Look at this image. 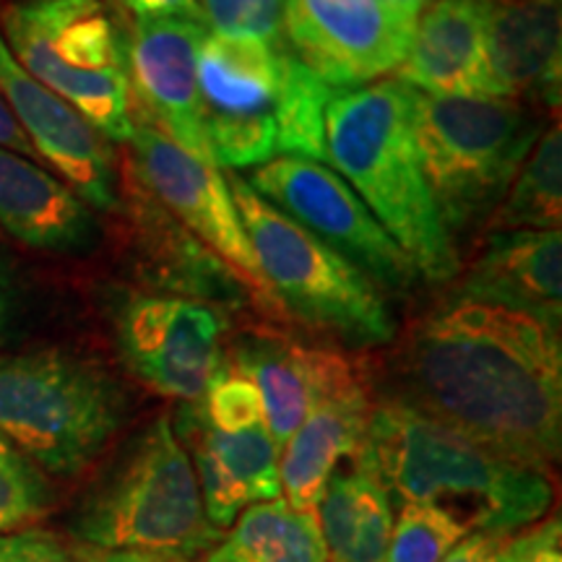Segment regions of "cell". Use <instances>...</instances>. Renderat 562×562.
Listing matches in <instances>:
<instances>
[{"label": "cell", "instance_id": "d4e9b609", "mask_svg": "<svg viewBox=\"0 0 562 562\" xmlns=\"http://www.w3.org/2000/svg\"><path fill=\"white\" fill-rule=\"evenodd\" d=\"M178 435L186 440H199L206 446L216 461L227 469L232 480H237L248 492L250 503L279 501V446L271 438L269 427L258 425L237 432H220L209 427L201 404L193 402L182 409L178 422Z\"/></svg>", "mask_w": 562, "mask_h": 562}, {"label": "cell", "instance_id": "ac0fdd59", "mask_svg": "<svg viewBox=\"0 0 562 562\" xmlns=\"http://www.w3.org/2000/svg\"><path fill=\"white\" fill-rule=\"evenodd\" d=\"M396 74L432 97H490L484 0H435Z\"/></svg>", "mask_w": 562, "mask_h": 562}, {"label": "cell", "instance_id": "5b68a950", "mask_svg": "<svg viewBox=\"0 0 562 562\" xmlns=\"http://www.w3.org/2000/svg\"><path fill=\"white\" fill-rule=\"evenodd\" d=\"M227 186L281 313L351 347L393 341L396 323L375 281L258 195L240 175H229Z\"/></svg>", "mask_w": 562, "mask_h": 562}, {"label": "cell", "instance_id": "f546056e", "mask_svg": "<svg viewBox=\"0 0 562 562\" xmlns=\"http://www.w3.org/2000/svg\"><path fill=\"white\" fill-rule=\"evenodd\" d=\"M199 404L209 427L220 432H237L266 425L261 393H258L252 381L224 362L220 364L214 381L209 383Z\"/></svg>", "mask_w": 562, "mask_h": 562}, {"label": "cell", "instance_id": "ffe728a7", "mask_svg": "<svg viewBox=\"0 0 562 562\" xmlns=\"http://www.w3.org/2000/svg\"><path fill=\"white\" fill-rule=\"evenodd\" d=\"M284 53L258 40L206 32L199 50L203 121L273 115Z\"/></svg>", "mask_w": 562, "mask_h": 562}, {"label": "cell", "instance_id": "8fae6325", "mask_svg": "<svg viewBox=\"0 0 562 562\" xmlns=\"http://www.w3.org/2000/svg\"><path fill=\"white\" fill-rule=\"evenodd\" d=\"M224 328L222 313L209 302L136 294L117 315V344L138 381L193 404L220 370Z\"/></svg>", "mask_w": 562, "mask_h": 562}, {"label": "cell", "instance_id": "9c48e42d", "mask_svg": "<svg viewBox=\"0 0 562 562\" xmlns=\"http://www.w3.org/2000/svg\"><path fill=\"white\" fill-rule=\"evenodd\" d=\"M128 140L133 146L131 170L136 172L138 186L157 195L161 206L201 237L211 256L227 266L263 313L284 315L256 261L222 172L182 151L149 123L133 125Z\"/></svg>", "mask_w": 562, "mask_h": 562}, {"label": "cell", "instance_id": "8d00e7d4", "mask_svg": "<svg viewBox=\"0 0 562 562\" xmlns=\"http://www.w3.org/2000/svg\"><path fill=\"white\" fill-rule=\"evenodd\" d=\"M383 3L389 5V9H391L393 13H396V16L404 21V24L417 26L419 16H422V13H425L427 9H430L435 0H383Z\"/></svg>", "mask_w": 562, "mask_h": 562}, {"label": "cell", "instance_id": "7402d4cb", "mask_svg": "<svg viewBox=\"0 0 562 562\" xmlns=\"http://www.w3.org/2000/svg\"><path fill=\"white\" fill-rule=\"evenodd\" d=\"M318 351L286 339L250 336L232 347L227 360L222 357L224 364L252 381L261 393L266 427L279 448L311 409Z\"/></svg>", "mask_w": 562, "mask_h": 562}, {"label": "cell", "instance_id": "f1b7e54d", "mask_svg": "<svg viewBox=\"0 0 562 562\" xmlns=\"http://www.w3.org/2000/svg\"><path fill=\"white\" fill-rule=\"evenodd\" d=\"M216 167L243 170L261 167L277 157V123L273 115L237 117V121H203Z\"/></svg>", "mask_w": 562, "mask_h": 562}, {"label": "cell", "instance_id": "5bb4252c", "mask_svg": "<svg viewBox=\"0 0 562 562\" xmlns=\"http://www.w3.org/2000/svg\"><path fill=\"white\" fill-rule=\"evenodd\" d=\"M203 21L151 19L133 24L128 40V87L140 112L182 151L216 167L203 123L199 50Z\"/></svg>", "mask_w": 562, "mask_h": 562}, {"label": "cell", "instance_id": "d6a6232c", "mask_svg": "<svg viewBox=\"0 0 562 562\" xmlns=\"http://www.w3.org/2000/svg\"><path fill=\"white\" fill-rule=\"evenodd\" d=\"M497 562H562V524L558 516L526 526L505 539Z\"/></svg>", "mask_w": 562, "mask_h": 562}, {"label": "cell", "instance_id": "1f68e13d", "mask_svg": "<svg viewBox=\"0 0 562 562\" xmlns=\"http://www.w3.org/2000/svg\"><path fill=\"white\" fill-rule=\"evenodd\" d=\"M0 562H91L81 558L63 539L42 529L0 533Z\"/></svg>", "mask_w": 562, "mask_h": 562}, {"label": "cell", "instance_id": "836d02e7", "mask_svg": "<svg viewBox=\"0 0 562 562\" xmlns=\"http://www.w3.org/2000/svg\"><path fill=\"white\" fill-rule=\"evenodd\" d=\"M510 533H487V531H474L469 537H463L451 552L446 554L440 562H497L501 550Z\"/></svg>", "mask_w": 562, "mask_h": 562}, {"label": "cell", "instance_id": "52a82bcc", "mask_svg": "<svg viewBox=\"0 0 562 562\" xmlns=\"http://www.w3.org/2000/svg\"><path fill=\"white\" fill-rule=\"evenodd\" d=\"M123 417L121 385L94 362L60 349L0 357V435L37 469L83 472Z\"/></svg>", "mask_w": 562, "mask_h": 562}, {"label": "cell", "instance_id": "7a4b0ae2", "mask_svg": "<svg viewBox=\"0 0 562 562\" xmlns=\"http://www.w3.org/2000/svg\"><path fill=\"white\" fill-rule=\"evenodd\" d=\"M362 451L391 503L432 505L472 533H516L544 518L554 501L550 474L492 453L391 398L372 409Z\"/></svg>", "mask_w": 562, "mask_h": 562}, {"label": "cell", "instance_id": "277c9868", "mask_svg": "<svg viewBox=\"0 0 562 562\" xmlns=\"http://www.w3.org/2000/svg\"><path fill=\"white\" fill-rule=\"evenodd\" d=\"M412 128L438 216L467 232L501 206L537 144L529 110L503 97H432L412 89Z\"/></svg>", "mask_w": 562, "mask_h": 562}, {"label": "cell", "instance_id": "d590c367", "mask_svg": "<svg viewBox=\"0 0 562 562\" xmlns=\"http://www.w3.org/2000/svg\"><path fill=\"white\" fill-rule=\"evenodd\" d=\"M0 149L13 151L19 154V157H26L32 161L37 159V151H34L30 138L24 136V131L19 128L16 117H13V112L9 110V104H5L3 97H0Z\"/></svg>", "mask_w": 562, "mask_h": 562}, {"label": "cell", "instance_id": "8992f818", "mask_svg": "<svg viewBox=\"0 0 562 562\" xmlns=\"http://www.w3.org/2000/svg\"><path fill=\"white\" fill-rule=\"evenodd\" d=\"M0 32L19 66L104 138H131L128 40L102 0L5 3Z\"/></svg>", "mask_w": 562, "mask_h": 562}, {"label": "cell", "instance_id": "30bf717a", "mask_svg": "<svg viewBox=\"0 0 562 562\" xmlns=\"http://www.w3.org/2000/svg\"><path fill=\"white\" fill-rule=\"evenodd\" d=\"M248 182L378 286L404 292L417 281L419 273L406 252L378 224L360 195L321 161L273 157L256 167Z\"/></svg>", "mask_w": 562, "mask_h": 562}, {"label": "cell", "instance_id": "e0dca14e", "mask_svg": "<svg viewBox=\"0 0 562 562\" xmlns=\"http://www.w3.org/2000/svg\"><path fill=\"white\" fill-rule=\"evenodd\" d=\"M456 297L521 311L550 323L562 313L560 229L495 232Z\"/></svg>", "mask_w": 562, "mask_h": 562}, {"label": "cell", "instance_id": "83f0119b", "mask_svg": "<svg viewBox=\"0 0 562 562\" xmlns=\"http://www.w3.org/2000/svg\"><path fill=\"white\" fill-rule=\"evenodd\" d=\"M50 487L40 469L0 435V533L19 531L45 516Z\"/></svg>", "mask_w": 562, "mask_h": 562}, {"label": "cell", "instance_id": "9a60e30c", "mask_svg": "<svg viewBox=\"0 0 562 562\" xmlns=\"http://www.w3.org/2000/svg\"><path fill=\"white\" fill-rule=\"evenodd\" d=\"M0 97L30 138L40 159L53 165L89 209L115 211V165L108 140L94 125L42 87L13 58L0 32Z\"/></svg>", "mask_w": 562, "mask_h": 562}, {"label": "cell", "instance_id": "2e32d148", "mask_svg": "<svg viewBox=\"0 0 562 562\" xmlns=\"http://www.w3.org/2000/svg\"><path fill=\"white\" fill-rule=\"evenodd\" d=\"M490 97L560 110L562 0H484Z\"/></svg>", "mask_w": 562, "mask_h": 562}, {"label": "cell", "instance_id": "cb8c5ba5", "mask_svg": "<svg viewBox=\"0 0 562 562\" xmlns=\"http://www.w3.org/2000/svg\"><path fill=\"white\" fill-rule=\"evenodd\" d=\"M492 232L562 227V131L560 121L537 138L501 206L492 214Z\"/></svg>", "mask_w": 562, "mask_h": 562}, {"label": "cell", "instance_id": "4fadbf2b", "mask_svg": "<svg viewBox=\"0 0 562 562\" xmlns=\"http://www.w3.org/2000/svg\"><path fill=\"white\" fill-rule=\"evenodd\" d=\"M370 414V393L357 364L321 349L311 409L279 456L281 490L294 510L315 513L339 463L360 451Z\"/></svg>", "mask_w": 562, "mask_h": 562}, {"label": "cell", "instance_id": "603a6c76", "mask_svg": "<svg viewBox=\"0 0 562 562\" xmlns=\"http://www.w3.org/2000/svg\"><path fill=\"white\" fill-rule=\"evenodd\" d=\"M206 562H328V554L315 513L269 501L245 508Z\"/></svg>", "mask_w": 562, "mask_h": 562}, {"label": "cell", "instance_id": "d6986e66", "mask_svg": "<svg viewBox=\"0 0 562 562\" xmlns=\"http://www.w3.org/2000/svg\"><path fill=\"white\" fill-rule=\"evenodd\" d=\"M0 227L37 250L76 252L94 240V214L37 161L0 149Z\"/></svg>", "mask_w": 562, "mask_h": 562}, {"label": "cell", "instance_id": "e575fe53", "mask_svg": "<svg viewBox=\"0 0 562 562\" xmlns=\"http://www.w3.org/2000/svg\"><path fill=\"white\" fill-rule=\"evenodd\" d=\"M123 5L138 21H151V19L203 21L199 0H123Z\"/></svg>", "mask_w": 562, "mask_h": 562}, {"label": "cell", "instance_id": "ba28073f", "mask_svg": "<svg viewBox=\"0 0 562 562\" xmlns=\"http://www.w3.org/2000/svg\"><path fill=\"white\" fill-rule=\"evenodd\" d=\"M79 533L100 552H154L182 560L216 544L220 531L209 524L191 456L170 419L151 422L133 442L81 513Z\"/></svg>", "mask_w": 562, "mask_h": 562}, {"label": "cell", "instance_id": "484cf974", "mask_svg": "<svg viewBox=\"0 0 562 562\" xmlns=\"http://www.w3.org/2000/svg\"><path fill=\"white\" fill-rule=\"evenodd\" d=\"M334 89L323 83L305 63L284 53L281 89L273 104L277 151L286 157L326 161V110Z\"/></svg>", "mask_w": 562, "mask_h": 562}, {"label": "cell", "instance_id": "4316f807", "mask_svg": "<svg viewBox=\"0 0 562 562\" xmlns=\"http://www.w3.org/2000/svg\"><path fill=\"white\" fill-rule=\"evenodd\" d=\"M469 533L467 526L440 508L404 503L398 505V518H393L383 562H440Z\"/></svg>", "mask_w": 562, "mask_h": 562}, {"label": "cell", "instance_id": "7c38bea8", "mask_svg": "<svg viewBox=\"0 0 562 562\" xmlns=\"http://www.w3.org/2000/svg\"><path fill=\"white\" fill-rule=\"evenodd\" d=\"M284 30L294 58L334 91L398 70L414 37L383 0H286Z\"/></svg>", "mask_w": 562, "mask_h": 562}, {"label": "cell", "instance_id": "f35d334b", "mask_svg": "<svg viewBox=\"0 0 562 562\" xmlns=\"http://www.w3.org/2000/svg\"><path fill=\"white\" fill-rule=\"evenodd\" d=\"M9 315H11V277H9V269H5L3 258H0V334L5 331Z\"/></svg>", "mask_w": 562, "mask_h": 562}, {"label": "cell", "instance_id": "6da1fadb", "mask_svg": "<svg viewBox=\"0 0 562 562\" xmlns=\"http://www.w3.org/2000/svg\"><path fill=\"white\" fill-rule=\"evenodd\" d=\"M391 402L550 474L562 448L560 323L453 297L414 323Z\"/></svg>", "mask_w": 562, "mask_h": 562}, {"label": "cell", "instance_id": "74e56055", "mask_svg": "<svg viewBox=\"0 0 562 562\" xmlns=\"http://www.w3.org/2000/svg\"><path fill=\"white\" fill-rule=\"evenodd\" d=\"M91 562H188L182 558H170V554L154 552H100Z\"/></svg>", "mask_w": 562, "mask_h": 562}, {"label": "cell", "instance_id": "4dcf8cb0", "mask_svg": "<svg viewBox=\"0 0 562 562\" xmlns=\"http://www.w3.org/2000/svg\"><path fill=\"white\" fill-rule=\"evenodd\" d=\"M203 19L214 34L279 45L286 0H201Z\"/></svg>", "mask_w": 562, "mask_h": 562}, {"label": "cell", "instance_id": "3957f363", "mask_svg": "<svg viewBox=\"0 0 562 562\" xmlns=\"http://www.w3.org/2000/svg\"><path fill=\"white\" fill-rule=\"evenodd\" d=\"M326 161L422 279L442 284L459 273V252L442 227L414 146L412 87L381 79L334 91L326 110Z\"/></svg>", "mask_w": 562, "mask_h": 562}, {"label": "cell", "instance_id": "44dd1931", "mask_svg": "<svg viewBox=\"0 0 562 562\" xmlns=\"http://www.w3.org/2000/svg\"><path fill=\"white\" fill-rule=\"evenodd\" d=\"M328 562H383L393 531V503L362 446L347 472L336 469L318 508Z\"/></svg>", "mask_w": 562, "mask_h": 562}]
</instances>
